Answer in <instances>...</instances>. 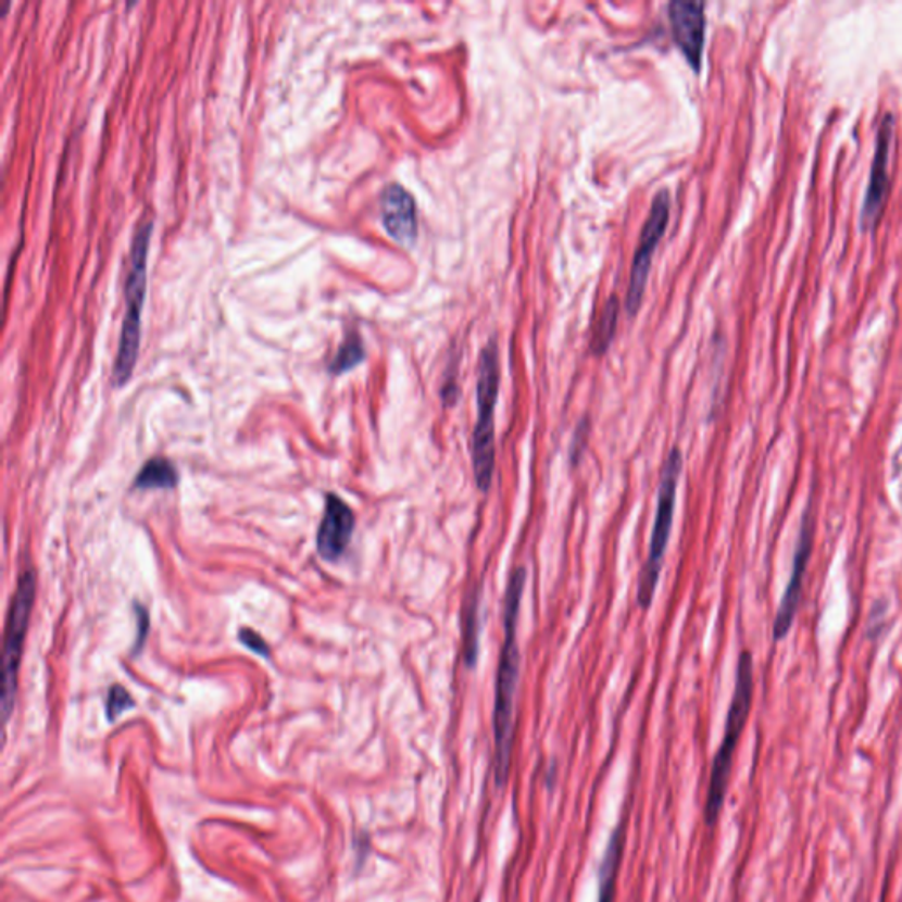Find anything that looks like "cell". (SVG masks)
<instances>
[{"mask_svg": "<svg viewBox=\"0 0 902 902\" xmlns=\"http://www.w3.org/2000/svg\"><path fill=\"white\" fill-rule=\"evenodd\" d=\"M527 573L516 567L508 580L504 594V642L499 656L496 703H493V740H496V781L503 787L510 776L513 753V711H515L516 680L521 668V652L516 642V623L521 612L522 594Z\"/></svg>", "mask_w": 902, "mask_h": 902, "instance_id": "6da1fadb", "label": "cell"}, {"mask_svg": "<svg viewBox=\"0 0 902 902\" xmlns=\"http://www.w3.org/2000/svg\"><path fill=\"white\" fill-rule=\"evenodd\" d=\"M753 656L751 652L742 651L737 663L734 697H731L730 709L726 716L725 735H723L722 746L717 749L716 759L712 763L711 782H709L707 802H705V819L709 825L716 824L723 804H725L735 749L739 746L740 737L748 723L749 712L753 705Z\"/></svg>", "mask_w": 902, "mask_h": 902, "instance_id": "7a4b0ae2", "label": "cell"}, {"mask_svg": "<svg viewBox=\"0 0 902 902\" xmlns=\"http://www.w3.org/2000/svg\"><path fill=\"white\" fill-rule=\"evenodd\" d=\"M152 223H141L130 247L126 279V314L122 323L121 344L113 365L115 387H124L133 376L140 351L141 309L147 291V260H149Z\"/></svg>", "mask_w": 902, "mask_h": 902, "instance_id": "3957f363", "label": "cell"}, {"mask_svg": "<svg viewBox=\"0 0 902 902\" xmlns=\"http://www.w3.org/2000/svg\"><path fill=\"white\" fill-rule=\"evenodd\" d=\"M499 356L498 346L493 340L485 346L479 354L478 387V418H476L473 441H471V456L475 471L476 485L481 492H489L492 485L493 469H496V405L499 397Z\"/></svg>", "mask_w": 902, "mask_h": 902, "instance_id": "277c9868", "label": "cell"}, {"mask_svg": "<svg viewBox=\"0 0 902 902\" xmlns=\"http://www.w3.org/2000/svg\"><path fill=\"white\" fill-rule=\"evenodd\" d=\"M682 473V453L674 448L666 459L663 475H661L660 490H657L656 522L652 529L651 547L643 564L640 580H638V606L647 610L652 605L660 581L661 567L665 561L672 526H674L675 504H677V487Z\"/></svg>", "mask_w": 902, "mask_h": 902, "instance_id": "5b68a950", "label": "cell"}, {"mask_svg": "<svg viewBox=\"0 0 902 902\" xmlns=\"http://www.w3.org/2000/svg\"><path fill=\"white\" fill-rule=\"evenodd\" d=\"M34 598H36V573L34 569H25L14 592L10 621L5 629L4 672H2V712H4L5 719L10 717L14 697H16L20 661H22Z\"/></svg>", "mask_w": 902, "mask_h": 902, "instance_id": "8992f818", "label": "cell"}, {"mask_svg": "<svg viewBox=\"0 0 902 902\" xmlns=\"http://www.w3.org/2000/svg\"><path fill=\"white\" fill-rule=\"evenodd\" d=\"M671 217V195L660 191L652 200L651 212L643 224L637 251L632 258L631 277H629L628 293H626V309L629 314H637L646 291L647 277L651 271L652 252L660 243Z\"/></svg>", "mask_w": 902, "mask_h": 902, "instance_id": "52a82bcc", "label": "cell"}, {"mask_svg": "<svg viewBox=\"0 0 902 902\" xmlns=\"http://www.w3.org/2000/svg\"><path fill=\"white\" fill-rule=\"evenodd\" d=\"M813 541L814 516L811 515V510L807 508L804 516H802L795 554H793V563H791L790 580H788L787 589L782 592L781 603H779L776 619H774L773 637L776 643L782 642L790 635L791 626L795 623L800 600H802V592H804L805 573H807V566H810L811 554H813Z\"/></svg>", "mask_w": 902, "mask_h": 902, "instance_id": "ba28073f", "label": "cell"}, {"mask_svg": "<svg viewBox=\"0 0 902 902\" xmlns=\"http://www.w3.org/2000/svg\"><path fill=\"white\" fill-rule=\"evenodd\" d=\"M893 133H895V116L892 112H887L879 122L878 133H876L875 158L870 164L869 180H867L864 203H862L861 224L864 229L875 228L879 215L884 212L887 192H889V164Z\"/></svg>", "mask_w": 902, "mask_h": 902, "instance_id": "9c48e42d", "label": "cell"}, {"mask_svg": "<svg viewBox=\"0 0 902 902\" xmlns=\"http://www.w3.org/2000/svg\"><path fill=\"white\" fill-rule=\"evenodd\" d=\"M668 13L677 47L693 70H700L705 41V5L702 2H672Z\"/></svg>", "mask_w": 902, "mask_h": 902, "instance_id": "30bf717a", "label": "cell"}, {"mask_svg": "<svg viewBox=\"0 0 902 902\" xmlns=\"http://www.w3.org/2000/svg\"><path fill=\"white\" fill-rule=\"evenodd\" d=\"M354 513L336 496H326L325 515L317 530V552L325 561H336L344 554L354 530Z\"/></svg>", "mask_w": 902, "mask_h": 902, "instance_id": "8fae6325", "label": "cell"}, {"mask_svg": "<svg viewBox=\"0 0 902 902\" xmlns=\"http://www.w3.org/2000/svg\"><path fill=\"white\" fill-rule=\"evenodd\" d=\"M381 220L385 228L397 242H413L418 233L416 203H414L413 196L399 184H390L383 191Z\"/></svg>", "mask_w": 902, "mask_h": 902, "instance_id": "7c38bea8", "label": "cell"}, {"mask_svg": "<svg viewBox=\"0 0 902 902\" xmlns=\"http://www.w3.org/2000/svg\"><path fill=\"white\" fill-rule=\"evenodd\" d=\"M624 830L617 828L609 848L605 859L601 862L600 869V902H615L617 893V878H619L621 859H623Z\"/></svg>", "mask_w": 902, "mask_h": 902, "instance_id": "4fadbf2b", "label": "cell"}, {"mask_svg": "<svg viewBox=\"0 0 902 902\" xmlns=\"http://www.w3.org/2000/svg\"><path fill=\"white\" fill-rule=\"evenodd\" d=\"M178 484V471L175 465L163 459V456H154L150 459L147 464L141 467L140 473L136 476V489H175Z\"/></svg>", "mask_w": 902, "mask_h": 902, "instance_id": "5bb4252c", "label": "cell"}, {"mask_svg": "<svg viewBox=\"0 0 902 902\" xmlns=\"http://www.w3.org/2000/svg\"><path fill=\"white\" fill-rule=\"evenodd\" d=\"M619 298L612 295L609 298V302L605 303V308L601 311L598 323L594 326V334H592V351L596 354L605 353L610 342L614 339L617 320H619Z\"/></svg>", "mask_w": 902, "mask_h": 902, "instance_id": "9a60e30c", "label": "cell"}, {"mask_svg": "<svg viewBox=\"0 0 902 902\" xmlns=\"http://www.w3.org/2000/svg\"><path fill=\"white\" fill-rule=\"evenodd\" d=\"M365 360V348L359 336H351L344 340L337 351L336 359L331 360L330 371L334 374H344Z\"/></svg>", "mask_w": 902, "mask_h": 902, "instance_id": "2e32d148", "label": "cell"}, {"mask_svg": "<svg viewBox=\"0 0 902 902\" xmlns=\"http://www.w3.org/2000/svg\"><path fill=\"white\" fill-rule=\"evenodd\" d=\"M133 707H135V700L130 698V694L127 693L126 689L122 688V686H113V688L110 689L107 700V714L110 722H115L116 717L124 714L127 709Z\"/></svg>", "mask_w": 902, "mask_h": 902, "instance_id": "e0dca14e", "label": "cell"}, {"mask_svg": "<svg viewBox=\"0 0 902 902\" xmlns=\"http://www.w3.org/2000/svg\"><path fill=\"white\" fill-rule=\"evenodd\" d=\"M238 640H240L247 649H251L252 652H256L260 656L271 657V647H268V643H266L256 631H252V629L249 628H242L238 631Z\"/></svg>", "mask_w": 902, "mask_h": 902, "instance_id": "ac0fdd59", "label": "cell"}, {"mask_svg": "<svg viewBox=\"0 0 902 902\" xmlns=\"http://www.w3.org/2000/svg\"><path fill=\"white\" fill-rule=\"evenodd\" d=\"M135 609L136 619H138V637H136V652H138L140 647H143L147 631H149V612L140 605H136Z\"/></svg>", "mask_w": 902, "mask_h": 902, "instance_id": "d6986e66", "label": "cell"}, {"mask_svg": "<svg viewBox=\"0 0 902 902\" xmlns=\"http://www.w3.org/2000/svg\"><path fill=\"white\" fill-rule=\"evenodd\" d=\"M586 433H584V428H578L577 436L573 439L572 444V456L573 461L577 462L580 459L581 450H584V444H586Z\"/></svg>", "mask_w": 902, "mask_h": 902, "instance_id": "ffe728a7", "label": "cell"}]
</instances>
